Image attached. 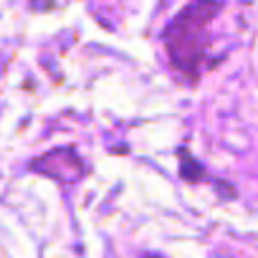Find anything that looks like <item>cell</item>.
Segmentation results:
<instances>
[{"label": "cell", "mask_w": 258, "mask_h": 258, "mask_svg": "<svg viewBox=\"0 0 258 258\" xmlns=\"http://www.w3.org/2000/svg\"><path fill=\"white\" fill-rule=\"evenodd\" d=\"M218 11H220L218 0H192L167 26L165 46L170 51L172 63L180 71H185V74L198 71V63H200V58L205 53V43H208V26L213 23Z\"/></svg>", "instance_id": "1"}, {"label": "cell", "mask_w": 258, "mask_h": 258, "mask_svg": "<svg viewBox=\"0 0 258 258\" xmlns=\"http://www.w3.org/2000/svg\"><path fill=\"white\" fill-rule=\"evenodd\" d=\"M195 175H203V170H200L198 165H192L190 157L185 155V157H182V177H185V180H198Z\"/></svg>", "instance_id": "3"}, {"label": "cell", "mask_w": 258, "mask_h": 258, "mask_svg": "<svg viewBox=\"0 0 258 258\" xmlns=\"http://www.w3.org/2000/svg\"><path fill=\"white\" fill-rule=\"evenodd\" d=\"M33 170L46 172V175L58 177V180H66V182H74V180L81 177L84 165H81V160H79L71 150H56V152H51V155L36 160V162H33Z\"/></svg>", "instance_id": "2"}]
</instances>
